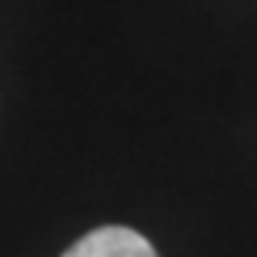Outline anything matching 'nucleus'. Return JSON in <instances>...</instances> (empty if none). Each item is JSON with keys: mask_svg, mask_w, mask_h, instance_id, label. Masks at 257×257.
Listing matches in <instances>:
<instances>
[{"mask_svg": "<svg viewBox=\"0 0 257 257\" xmlns=\"http://www.w3.org/2000/svg\"><path fill=\"white\" fill-rule=\"evenodd\" d=\"M64 257H157L154 244L144 234L120 224H107L77 240Z\"/></svg>", "mask_w": 257, "mask_h": 257, "instance_id": "f257e3e1", "label": "nucleus"}]
</instances>
